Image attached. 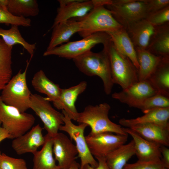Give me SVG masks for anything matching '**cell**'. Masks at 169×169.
<instances>
[{
  "instance_id": "cell-1",
  "label": "cell",
  "mask_w": 169,
  "mask_h": 169,
  "mask_svg": "<svg viewBox=\"0 0 169 169\" xmlns=\"http://www.w3.org/2000/svg\"><path fill=\"white\" fill-rule=\"evenodd\" d=\"M73 60L78 69L84 74L89 76H97L100 78L105 93L107 95L110 94L114 84L109 59L104 48L98 53L89 51Z\"/></svg>"
},
{
  "instance_id": "cell-2",
  "label": "cell",
  "mask_w": 169,
  "mask_h": 169,
  "mask_svg": "<svg viewBox=\"0 0 169 169\" xmlns=\"http://www.w3.org/2000/svg\"><path fill=\"white\" fill-rule=\"evenodd\" d=\"M103 46L109 59L114 84L124 90L139 81L137 69L129 58L116 49L111 40Z\"/></svg>"
},
{
  "instance_id": "cell-3",
  "label": "cell",
  "mask_w": 169,
  "mask_h": 169,
  "mask_svg": "<svg viewBox=\"0 0 169 169\" xmlns=\"http://www.w3.org/2000/svg\"><path fill=\"white\" fill-rule=\"evenodd\" d=\"M111 107L106 103L95 106L89 105L84 110L79 113L76 121L79 124L84 123L90 126L92 133L110 132L115 134L128 135L120 125L110 120L108 116Z\"/></svg>"
},
{
  "instance_id": "cell-4",
  "label": "cell",
  "mask_w": 169,
  "mask_h": 169,
  "mask_svg": "<svg viewBox=\"0 0 169 169\" xmlns=\"http://www.w3.org/2000/svg\"><path fill=\"white\" fill-rule=\"evenodd\" d=\"M30 60L27 61L24 71L20 69L12 77L2 90L0 97L6 105L14 107L24 112L29 108L32 94L27 85L26 74Z\"/></svg>"
},
{
  "instance_id": "cell-5",
  "label": "cell",
  "mask_w": 169,
  "mask_h": 169,
  "mask_svg": "<svg viewBox=\"0 0 169 169\" xmlns=\"http://www.w3.org/2000/svg\"><path fill=\"white\" fill-rule=\"evenodd\" d=\"M74 19L80 23L81 30L78 33L83 38L96 33L112 31L124 27L104 6L94 7L84 16Z\"/></svg>"
},
{
  "instance_id": "cell-6",
  "label": "cell",
  "mask_w": 169,
  "mask_h": 169,
  "mask_svg": "<svg viewBox=\"0 0 169 169\" xmlns=\"http://www.w3.org/2000/svg\"><path fill=\"white\" fill-rule=\"evenodd\" d=\"M80 40L69 42L49 50H46L43 56L56 55L67 59H74L91 50L96 45H105L110 40L106 32H100L93 34Z\"/></svg>"
},
{
  "instance_id": "cell-7",
  "label": "cell",
  "mask_w": 169,
  "mask_h": 169,
  "mask_svg": "<svg viewBox=\"0 0 169 169\" xmlns=\"http://www.w3.org/2000/svg\"><path fill=\"white\" fill-rule=\"evenodd\" d=\"M0 120L2 127L13 139L31 129L35 118L31 114L21 112L17 108L6 105L0 97Z\"/></svg>"
},
{
  "instance_id": "cell-8",
  "label": "cell",
  "mask_w": 169,
  "mask_h": 169,
  "mask_svg": "<svg viewBox=\"0 0 169 169\" xmlns=\"http://www.w3.org/2000/svg\"><path fill=\"white\" fill-rule=\"evenodd\" d=\"M29 106L42 121L47 134L52 137L56 136L64 124L63 114L53 108L45 97L36 94H32Z\"/></svg>"
},
{
  "instance_id": "cell-9",
  "label": "cell",
  "mask_w": 169,
  "mask_h": 169,
  "mask_svg": "<svg viewBox=\"0 0 169 169\" xmlns=\"http://www.w3.org/2000/svg\"><path fill=\"white\" fill-rule=\"evenodd\" d=\"M62 113L63 114L62 120L64 125L60 127L59 130L67 133L70 139L73 140L75 143L78 156L81 160L80 169H82L86 164H89L93 167H97L98 162L90 153L84 136L85 129L88 125L84 123L75 125L64 110H62Z\"/></svg>"
},
{
  "instance_id": "cell-10",
  "label": "cell",
  "mask_w": 169,
  "mask_h": 169,
  "mask_svg": "<svg viewBox=\"0 0 169 169\" xmlns=\"http://www.w3.org/2000/svg\"><path fill=\"white\" fill-rule=\"evenodd\" d=\"M128 135L113 134L110 132H90L85 136L90 151L95 158L106 157L110 153L125 144Z\"/></svg>"
},
{
  "instance_id": "cell-11",
  "label": "cell",
  "mask_w": 169,
  "mask_h": 169,
  "mask_svg": "<svg viewBox=\"0 0 169 169\" xmlns=\"http://www.w3.org/2000/svg\"><path fill=\"white\" fill-rule=\"evenodd\" d=\"M114 18L125 28L147 16L145 3L143 0H134L128 3L106 6Z\"/></svg>"
},
{
  "instance_id": "cell-12",
  "label": "cell",
  "mask_w": 169,
  "mask_h": 169,
  "mask_svg": "<svg viewBox=\"0 0 169 169\" xmlns=\"http://www.w3.org/2000/svg\"><path fill=\"white\" fill-rule=\"evenodd\" d=\"M158 93L148 80L138 81L128 88L112 94V97L130 107L134 108L138 103Z\"/></svg>"
},
{
  "instance_id": "cell-13",
  "label": "cell",
  "mask_w": 169,
  "mask_h": 169,
  "mask_svg": "<svg viewBox=\"0 0 169 169\" xmlns=\"http://www.w3.org/2000/svg\"><path fill=\"white\" fill-rule=\"evenodd\" d=\"M53 153L59 169H67L75 161L78 152L75 145L64 134L58 132L53 137Z\"/></svg>"
},
{
  "instance_id": "cell-14",
  "label": "cell",
  "mask_w": 169,
  "mask_h": 169,
  "mask_svg": "<svg viewBox=\"0 0 169 169\" xmlns=\"http://www.w3.org/2000/svg\"><path fill=\"white\" fill-rule=\"evenodd\" d=\"M59 7L52 27L72 19L82 18L93 8L91 0H59Z\"/></svg>"
},
{
  "instance_id": "cell-15",
  "label": "cell",
  "mask_w": 169,
  "mask_h": 169,
  "mask_svg": "<svg viewBox=\"0 0 169 169\" xmlns=\"http://www.w3.org/2000/svg\"><path fill=\"white\" fill-rule=\"evenodd\" d=\"M43 129L38 124L24 134L13 139L11 146L16 154L19 155L28 153L33 154L37 151L45 141Z\"/></svg>"
},
{
  "instance_id": "cell-16",
  "label": "cell",
  "mask_w": 169,
  "mask_h": 169,
  "mask_svg": "<svg viewBox=\"0 0 169 169\" xmlns=\"http://www.w3.org/2000/svg\"><path fill=\"white\" fill-rule=\"evenodd\" d=\"M87 87V82L82 81L76 85L62 89L58 100L53 102L54 106L58 110H64L71 120L76 121L79 112L75 103L78 96L84 91Z\"/></svg>"
},
{
  "instance_id": "cell-17",
  "label": "cell",
  "mask_w": 169,
  "mask_h": 169,
  "mask_svg": "<svg viewBox=\"0 0 169 169\" xmlns=\"http://www.w3.org/2000/svg\"><path fill=\"white\" fill-rule=\"evenodd\" d=\"M123 129L133 138L135 155L138 161H155L161 159V146L146 140L130 128L123 127Z\"/></svg>"
},
{
  "instance_id": "cell-18",
  "label": "cell",
  "mask_w": 169,
  "mask_h": 169,
  "mask_svg": "<svg viewBox=\"0 0 169 169\" xmlns=\"http://www.w3.org/2000/svg\"><path fill=\"white\" fill-rule=\"evenodd\" d=\"M129 128L147 141L160 146H169V125L146 124Z\"/></svg>"
},
{
  "instance_id": "cell-19",
  "label": "cell",
  "mask_w": 169,
  "mask_h": 169,
  "mask_svg": "<svg viewBox=\"0 0 169 169\" xmlns=\"http://www.w3.org/2000/svg\"><path fill=\"white\" fill-rule=\"evenodd\" d=\"M156 27L146 19L135 22L125 28L135 49H146Z\"/></svg>"
},
{
  "instance_id": "cell-20",
  "label": "cell",
  "mask_w": 169,
  "mask_h": 169,
  "mask_svg": "<svg viewBox=\"0 0 169 169\" xmlns=\"http://www.w3.org/2000/svg\"><path fill=\"white\" fill-rule=\"evenodd\" d=\"M52 32L46 50H49L68 42L71 37L75 33L81 30L78 21L72 19L59 23L51 27Z\"/></svg>"
},
{
  "instance_id": "cell-21",
  "label": "cell",
  "mask_w": 169,
  "mask_h": 169,
  "mask_svg": "<svg viewBox=\"0 0 169 169\" xmlns=\"http://www.w3.org/2000/svg\"><path fill=\"white\" fill-rule=\"evenodd\" d=\"M116 49L129 58L138 69L139 65L135 46L125 28L123 27L116 30L106 32Z\"/></svg>"
},
{
  "instance_id": "cell-22",
  "label": "cell",
  "mask_w": 169,
  "mask_h": 169,
  "mask_svg": "<svg viewBox=\"0 0 169 169\" xmlns=\"http://www.w3.org/2000/svg\"><path fill=\"white\" fill-rule=\"evenodd\" d=\"M146 50L156 56L169 59V23L156 27Z\"/></svg>"
},
{
  "instance_id": "cell-23",
  "label": "cell",
  "mask_w": 169,
  "mask_h": 169,
  "mask_svg": "<svg viewBox=\"0 0 169 169\" xmlns=\"http://www.w3.org/2000/svg\"><path fill=\"white\" fill-rule=\"evenodd\" d=\"M169 107L159 108L151 110L141 117L135 119L123 118L119 121V124L125 127L146 124L169 125Z\"/></svg>"
},
{
  "instance_id": "cell-24",
  "label": "cell",
  "mask_w": 169,
  "mask_h": 169,
  "mask_svg": "<svg viewBox=\"0 0 169 169\" xmlns=\"http://www.w3.org/2000/svg\"><path fill=\"white\" fill-rule=\"evenodd\" d=\"M31 83L35 90L47 95L45 98L49 101L54 102L59 99L62 89L50 80L43 70H40L34 74Z\"/></svg>"
},
{
  "instance_id": "cell-25",
  "label": "cell",
  "mask_w": 169,
  "mask_h": 169,
  "mask_svg": "<svg viewBox=\"0 0 169 169\" xmlns=\"http://www.w3.org/2000/svg\"><path fill=\"white\" fill-rule=\"evenodd\" d=\"M44 137L45 141L42 148L33 154L32 169H59L53 156V137L47 134Z\"/></svg>"
},
{
  "instance_id": "cell-26",
  "label": "cell",
  "mask_w": 169,
  "mask_h": 169,
  "mask_svg": "<svg viewBox=\"0 0 169 169\" xmlns=\"http://www.w3.org/2000/svg\"><path fill=\"white\" fill-rule=\"evenodd\" d=\"M135 49L139 65L138 80L145 81L148 79L164 58L155 55L146 49Z\"/></svg>"
},
{
  "instance_id": "cell-27",
  "label": "cell",
  "mask_w": 169,
  "mask_h": 169,
  "mask_svg": "<svg viewBox=\"0 0 169 169\" xmlns=\"http://www.w3.org/2000/svg\"><path fill=\"white\" fill-rule=\"evenodd\" d=\"M135 155L134 143L132 140L108 154L105 157L106 162L110 169H123L128 160Z\"/></svg>"
},
{
  "instance_id": "cell-28",
  "label": "cell",
  "mask_w": 169,
  "mask_h": 169,
  "mask_svg": "<svg viewBox=\"0 0 169 169\" xmlns=\"http://www.w3.org/2000/svg\"><path fill=\"white\" fill-rule=\"evenodd\" d=\"M147 80L158 93L169 96V59L163 58Z\"/></svg>"
},
{
  "instance_id": "cell-29",
  "label": "cell",
  "mask_w": 169,
  "mask_h": 169,
  "mask_svg": "<svg viewBox=\"0 0 169 169\" xmlns=\"http://www.w3.org/2000/svg\"><path fill=\"white\" fill-rule=\"evenodd\" d=\"M13 47L8 46L0 38V91L12 77Z\"/></svg>"
},
{
  "instance_id": "cell-30",
  "label": "cell",
  "mask_w": 169,
  "mask_h": 169,
  "mask_svg": "<svg viewBox=\"0 0 169 169\" xmlns=\"http://www.w3.org/2000/svg\"><path fill=\"white\" fill-rule=\"evenodd\" d=\"M0 36L8 46L13 47L15 44L21 45L29 54L31 60L36 49V44H31L27 42L22 36L18 26L11 25L8 29L0 28Z\"/></svg>"
},
{
  "instance_id": "cell-31",
  "label": "cell",
  "mask_w": 169,
  "mask_h": 169,
  "mask_svg": "<svg viewBox=\"0 0 169 169\" xmlns=\"http://www.w3.org/2000/svg\"><path fill=\"white\" fill-rule=\"evenodd\" d=\"M7 9L13 15L25 18L36 16L39 12L36 0H8Z\"/></svg>"
},
{
  "instance_id": "cell-32",
  "label": "cell",
  "mask_w": 169,
  "mask_h": 169,
  "mask_svg": "<svg viewBox=\"0 0 169 169\" xmlns=\"http://www.w3.org/2000/svg\"><path fill=\"white\" fill-rule=\"evenodd\" d=\"M169 107V96L159 93L137 104L134 107L144 114L154 109Z\"/></svg>"
},
{
  "instance_id": "cell-33",
  "label": "cell",
  "mask_w": 169,
  "mask_h": 169,
  "mask_svg": "<svg viewBox=\"0 0 169 169\" xmlns=\"http://www.w3.org/2000/svg\"><path fill=\"white\" fill-rule=\"evenodd\" d=\"M0 23L29 27L31 26V21L28 18L15 16L0 6Z\"/></svg>"
},
{
  "instance_id": "cell-34",
  "label": "cell",
  "mask_w": 169,
  "mask_h": 169,
  "mask_svg": "<svg viewBox=\"0 0 169 169\" xmlns=\"http://www.w3.org/2000/svg\"><path fill=\"white\" fill-rule=\"evenodd\" d=\"M0 169H28L25 160L9 156L2 153L0 157Z\"/></svg>"
},
{
  "instance_id": "cell-35",
  "label": "cell",
  "mask_w": 169,
  "mask_h": 169,
  "mask_svg": "<svg viewBox=\"0 0 169 169\" xmlns=\"http://www.w3.org/2000/svg\"><path fill=\"white\" fill-rule=\"evenodd\" d=\"M145 19L155 27L169 23V6L148 14Z\"/></svg>"
},
{
  "instance_id": "cell-36",
  "label": "cell",
  "mask_w": 169,
  "mask_h": 169,
  "mask_svg": "<svg viewBox=\"0 0 169 169\" xmlns=\"http://www.w3.org/2000/svg\"><path fill=\"white\" fill-rule=\"evenodd\" d=\"M164 167L161 160L148 161L138 160L134 163H127L123 169H162Z\"/></svg>"
},
{
  "instance_id": "cell-37",
  "label": "cell",
  "mask_w": 169,
  "mask_h": 169,
  "mask_svg": "<svg viewBox=\"0 0 169 169\" xmlns=\"http://www.w3.org/2000/svg\"><path fill=\"white\" fill-rule=\"evenodd\" d=\"M143 0L145 3L147 15L169 6V0Z\"/></svg>"
},
{
  "instance_id": "cell-38",
  "label": "cell",
  "mask_w": 169,
  "mask_h": 169,
  "mask_svg": "<svg viewBox=\"0 0 169 169\" xmlns=\"http://www.w3.org/2000/svg\"><path fill=\"white\" fill-rule=\"evenodd\" d=\"M97 160L98 165L97 167H92L89 164L85 165L82 169H110L108 166L106 158L103 157H99L95 158Z\"/></svg>"
},
{
  "instance_id": "cell-39",
  "label": "cell",
  "mask_w": 169,
  "mask_h": 169,
  "mask_svg": "<svg viewBox=\"0 0 169 169\" xmlns=\"http://www.w3.org/2000/svg\"><path fill=\"white\" fill-rule=\"evenodd\" d=\"M168 147L160 146L161 161L164 167L169 168V149Z\"/></svg>"
},
{
  "instance_id": "cell-40",
  "label": "cell",
  "mask_w": 169,
  "mask_h": 169,
  "mask_svg": "<svg viewBox=\"0 0 169 169\" xmlns=\"http://www.w3.org/2000/svg\"><path fill=\"white\" fill-rule=\"evenodd\" d=\"M94 7L107 6L112 3V0H92Z\"/></svg>"
},
{
  "instance_id": "cell-41",
  "label": "cell",
  "mask_w": 169,
  "mask_h": 169,
  "mask_svg": "<svg viewBox=\"0 0 169 169\" xmlns=\"http://www.w3.org/2000/svg\"><path fill=\"white\" fill-rule=\"evenodd\" d=\"M1 124L0 120V142L6 139H11V136L8 132L2 126H1Z\"/></svg>"
},
{
  "instance_id": "cell-42",
  "label": "cell",
  "mask_w": 169,
  "mask_h": 169,
  "mask_svg": "<svg viewBox=\"0 0 169 169\" xmlns=\"http://www.w3.org/2000/svg\"><path fill=\"white\" fill-rule=\"evenodd\" d=\"M134 0H112L111 4L116 5H124L133 1Z\"/></svg>"
},
{
  "instance_id": "cell-43",
  "label": "cell",
  "mask_w": 169,
  "mask_h": 169,
  "mask_svg": "<svg viewBox=\"0 0 169 169\" xmlns=\"http://www.w3.org/2000/svg\"><path fill=\"white\" fill-rule=\"evenodd\" d=\"M8 0H0V6L5 10H8Z\"/></svg>"
},
{
  "instance_id": "cell-44",
  "label": "cell",
  "mask_w": 169,
  "mask_h": 169,
  "mask_svg": "<svg viewBox=\"0 0 169 169\" xmlns=\"http://www.w3.org/2000/svg\"><path fill=\"white\" fill-rule=\"evenodd\" d=\"M80 165L75 161L72 165L67 169H80Z\"/></svg>"
},
{
  "instance_id": "cell-45",
  "label": "cell",
  "mask_w": 169,
  "mask_h": 169,
  "mask_svg": "<svg viewBox=\"0 0 169 169\" xmlns=\"http://www.w3.org/2000/svg\"><path fill=\"white\" fill-rule=\"evenodd\" d=\"M162 169H169V168L164 167Z\"/></svg>"
},
{
  "instance_id": "cell-46",
  "label": "cell",
  "mask_w": 169,
  "mask_h": 169,
  "mask_svg": "<svg viewBox=\"0 0 169 169\" xmlns=\"http://www.w3.org/2000/svg\"><path fill=\"white\" fill-rule=\"evenodd\" d=\"M1 151H0V156H1Z\"/></svg>"
}]
</instances>
